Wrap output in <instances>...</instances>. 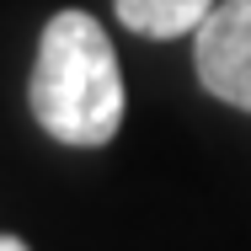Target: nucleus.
<instances>
[{"mask_svg":"<svg viewBox=\"0 0 251 251\" xmlns=\"http://www.w3.org/2000/svg\"><path fill=\"white\" fill-rule=\"evenodd\" d=\"M193 70L203 91L251 112V0H219L193 32Z\"/></svg>","mask_w":251,"mask_h":251,"instance_id":"2","label":"nucleus"},{"mask_svg":"<svg viewBox=\"0 0 251 251\" xmlns=\"http://www.w3.org/2000/svg\"><path fill=\"white\" fill-rule=\"evenodd\" d=\"M0 251H27V241H16V235H0Z\"/></svg>","mask_w":251,"mask_h":251,"instance_id":"4","label":"nucleus"},{"mask_svg":"<svg viewBox=\"0 0 251 251\" xmlns=\"http://www.w3.org/2000/svg\"><path fill=\"white\" fill-rule=\"evenodd\" d=\"M219 0H112L118 22L139 38H187L208 22Z\"/></svg>","mask_w":251,"mask_h":251,"instance_id":"3","label":"nucleus"},{"mask_svg":"<svg viewBox=\"0 0 251 251\" xmlns=\"http://www.w3.org/2000/svg\"><path fill=\"white\" fill-rule=\"evenodd\" d=\"M27 107L38 128L75 145V150H101L118 123H123V70L118 49L91 11H59L49 16L38 38V64L27 80Z\"/></svg>","mask_w":251,"mask_h":251,"instance_id":"1","label":"nucleus"}]
</instances>
